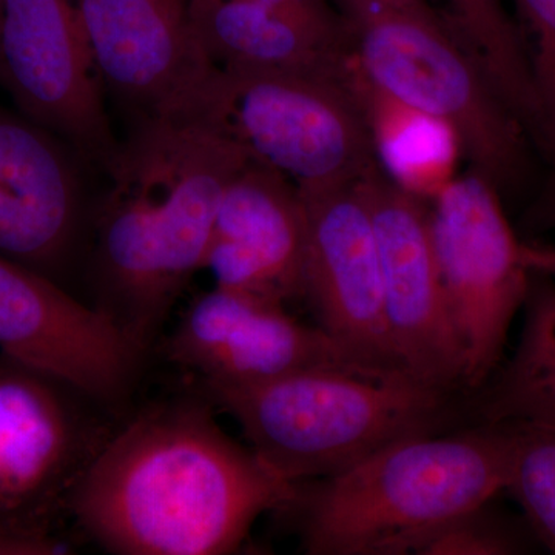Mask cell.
Here are the masks:
<instances>
[{
  "label": "cell",
  "instance_id": "obj_1",
  "mask_svg": "<svg viewBox=\"0 0 555 555\" xmlns=\"http://www.w3.org/2000/svg\"><path fill=\"white\" fill-rule=\"evenodd\" d=\"M298 491L207 408L171 404L101 444L65 509L112 554L224 555L262 514L291 509Z\"/></svg>",
  "mask_w": 555,
  "mask_h": 555
},
{
  "label": "cell",
  "instance_id": "obj_2",
  "mask_svg": "<svg viewBox=\"0 0 555 555\" xmlns=\"http://www.w3.org/2000/svg\"><path fill=\"white\" fill-rule=\"evenodd\" d=\"M251 160L177 113L138 120L113 160L94 251L98 308L141 350L203 269L229 182Z\"/></svg>",
  "mask_w": 555,
  "mask_h": 555
},
{
  "label": "cell",
  "instance_id": "obj_3",
  "mask_svg": "<svg viewBox=\"0 0 555 555\" xmlns=\"http://www.w3.org/2000/svg\"><path fill=\"white\" fill-rule=\"evenodd\" d=\"M516 426L477 423L393 441L305 492L309 555L418 554L455 518L506 491Z\"/></svg>",
  "mask_w": 555,
  "mask_h": 555
},
{
  "label": "cell",
  "instance_id": "obj_4",
  "mask_svg": "<svg viewBox=\"0 0 555 555\" xmlns=\"http://www.w3.org/2000/svg\"><path fill=\"white\" fill-rule=\"evenodd\" d=\"M248 447L294 485L345 473L403 438L449 430L456 393L408 375L310 369L250 386L204 387Z\"/></svg>",
  "mask_w": 555,
  "mask_h": 555
},
{
  "label": "cell",
  "instance_id": "obj_5",
  "mask_svg": "<svg viewBox=\"0 0 555 555\" xmlns=\"http://www.w3.org/2000/svg\"><path fill=\"white\" fill-rule=\"evenodd\" d=\"M169 113L236 145L299 192L353 184L382 170L353 64L341 76L208 65Z\"/></svg>",
  "mask_w": 555,
  "mask_h": 555
},
{
  "label": "cell",
  "instance_id": "obj_6",
  "mask_svg": "<svg viewBox=\"0 0 555 555\" xmlns=\"http://www.w3.org/2000/svg\"><path fill=\"white\" fill-rule=\"evenodd\" d=\"M349 25L369 82L451 126L473 170L500 195L529 184L539 153L528 131L436 13L382 5Z\"/></svg>",
  "mask_w": 555,
  "mask_h": 555
},
{
  "label": "cell",
  "instance_id": "obj_7",
  "mask_svg": "<svg viewBox=\"0 0 555 555\" xmlns=\"http://www.w3.org/2000/svg\"><path fill=\"white\" fill-rule=\"evenodd\" d=\"M430 232L449 315L466 363L467 396L499 366L532 272L499 190L470 170L430 207Z\"/></svg>",
  "mask_w": 555,
  "mask_h": 555
},
{
  "label": "cell",
  "instance_id": "obj_8",
  "mask_svg": "<svg viewBox=\"0 0 555 555\" xmlns=\"http://www.w3.org/2000/svg\"><path fill=\"white\" fill-rule=\"evenodd\" d=\"M0 83L25 118L108 171L120 142L73 0H3Z\"/></svg>",
  "mask_w": 555,
  "mask_h": 555
},
{
  "label": "cell",
  "instance_id": "obj_9",
  "mask_svg": "<svg viewBox=\"0 0 555 555\" xmlns=\"http://www.w3.org/2000/svg\"><path fill=\"white\" fill-rule=\"evenodd\" d=\"M382 264L387 327L404 374L440 392L467 396L466 363L438 269L430 208L382 170L361 181Z\"/></svg>",
  "mask_w": 555,
  "mask_h": 555
},
{
  "label": "cell",
  "instance_id": "obj_10",
  "mask_svg": "<svg viewBox=\"0 0 555 555\" xmlns=\"http://www.w3.org/2000/svg\"><path fill=\"white\" fill-rule=\"evenodd\" d=\"M361 181L298 190L306 215L302 299L317 326L358 363L406 375L387 327L377 236Z\"/></svg>",
  "mask_w": 555,
  "mask_h": 555
},
{
  "label": "cell",
  "instance_id": "obj_11",
  "mask_svg": "<svg viewBox=\"0 0 555 555\" xmlns=\"http://www.w3.org/2000/svg\"><path fill=\"white\" fill-rule=\"evenodd\" d=\"M142 353L104 310L0 255V356L75 392L116 401L133 383Z\"/></svg>",
  "mask_w": 555,
  "mask_h": 555
},
{
  "label": "cell",
  "instance_id": "obj_12",
  "mask_svg": "<svg viewBox=\"0 0 555 555\" xmlns=\"http://www.w3.org/2000/svg\"><path fill=\"white\" fill-rule=\"evenodd\" d=\"M167 356L204 387L259 385L310 369L379 372L358 363L287 306L217 286L190 302Z\"/></svg>",
  "mask_w": 555,
  "mask_h": 555
},
{
  "label": "cell",
  "instance_id": "obj_13",
  "mask_svg": "<svg viewBox=\"0 0 555 555\" xmlns=\"http://www.w3.org/2000/svg\"><path fill=\"white\" fill-rule=\"evenodd\" d=\"M67 386L0 356V525L54 529L94 452Z\"/></svg>",
  "mask_w": 555,
  "mask_h": 555
},
{
  "label": "cell",
  "instance_id": "obj_14",
  "mask_svg": "<svg viewBox=\"0 0 555 555\" xmlns=\"http://www.w3.org/2000/svg\"><path fill=\"white\" fill-rule=\"evenodd\" d=\"M105 89L138 120L171 112L208 64L189 0H73Z\"/></svg>",
  "mask_w": 555,
  "mask_h": 555
},
{
  "label": "cell",
  "instance_id": "obj_15",
  "mask_svg": "<svg viewBox=\"0 0 555 555\" xmlns=\"http://www.w3.org/2000/svg\"><path fill=\"white\" fill-rule=\"evenodd\" d=\"M306 215L298 189L250 163L219 203L203 269L215 286L287 306L305 297Z\"/></svg>",
  "mask_w": 555,
  "mask_h": 555
},
{
  "label": "cell",
  "instance_id": "obj_16",
  "mask_svg": "<svg viewBox=\"0 0 555 555\" xmlns=\"http://www.w3.org/2000/svg\"><path fill=\"white\" fill-rule=\"evenodd\" d=\"M78 221V178L53 134L0 108V255L49 275Z\"/></svg>",
  "mask_w": 555,
  "mask_h": 555
},
{
  "label": "cell",
  "instance_id": "obj_17",
  "mask_svg": "<svg viewBox=\"0 0 555 555\" xmlns=\"http://www.w3.org/2000/svg\"><path fill=\"white\" fill-rule=\"evenodd\" d=\"M189 16L214 67L341 76L352 65L349 22L324 27L255 0H189Z\"/></svg>",
  "mask_w": 555,
  "mask_h": 555
},
{
  "label": "cell",
  "instance_id": "obj_18",
  "mask_svg": "<svg viewBox=\"0 0 555 555\" xmlns=\"http://www.w3.org/2000/svg\"><path fill=\"white\" fill-rule=\"evenodd\" d=\"M353 87L366 116L378 166L408 195L433 204L459 177V134L444 120L369 82L353 61Z\"/></svg>",
  "mask_w": 555,
  "mask_h": 555
},
{
  "label": "cell",
  "instance_id": "obj_19",
  "mask_svg": "<svg viewBox=\"0 0 555 555\" xmlns=\"http://www.w3.org/2000/svg\"><path fill=\"white\" fill-rule=\"evenodd\" d=\"M441 27L477 62L526 131L540 133V109L524 33L503 0H427Z\"/></svg>",
  "mask_w": 555,
  "mask_h": 555
},
{
  "label": "cell",
  "instance_id": "obj_20",
  "mask_svg": "<svg viewBox=\"0 0 555 555\" xmlns=\"http://www.w3.org/2000/svg\"><path fill=\"white\" fill-rule=\"evenodd\" d=\"M469 396L476 423L555 429V361L518 346L494 385Z\"/></svg>",
  "mask_w": 555,
  "mask_h": 555
},
{
  "label": "cell",
  "instance_id": "obj_21",
  "mask_svg": "<svg viewBox=\"0 0 555 555\" xmlns=\"http://www.w3.org/2000/svg\"><path fill=\"white\" fill-rule=\"evenodd\" d=\"M516 426L509 491L537 537L555 553V429Z\"/></svg>",
  "mask_w": 555,
  "mask_h": 555
},
{
  "label": "cell",
  "instance_id": "obj_22",
  "mask_svg": "<svg viewBox=\"0 0 555 555\" xmlns=\"http://www.w3.org/2000/svg\"><path fill=\"white\" fill-rule=\"evenodd\" d=\"M531 64L540 109L539 153L550 177L547 206L555 208V0H514Z\"/></svg>",
  "mask_w": 555,
  "mask_h": 555
},
{
  "label": "cell",
  "instance_id": "obj_23",
  "mask_svg": "<svg viewBox=\"0 0 555 555\" xmlns=\"http://www.w3.org/2000/svg\"><path fill=\"white\" fill-rule=\"evenodd\" d=\"M489 503L441 528L418 555H506L518 551L516 539L488 513Z\"/></svg>",
  "mask_w": 555,
  "mask_h": 555
},
{
  "label": "cell",
  "instance_id": "obj_24",
  "mask_svg": "<svg viewBox=\"0 0 555 555\" xmlns=\"http://www.w3.org/2000/svg\"><path fill=\"white\" fill-rule=\"evenodd\" d=\"M520 347L555 361V281L532 272Z\"/></svg>",
  "mask_w": 555,
  "mask_h": 555
},
{
  "label": "cell",
  "instance_id": "obj_25",
  "mask_svg": "<svg viewBox=\"0 0 555 555\" xmlns=\"http://www.w3.org/2000/svg\"><path fill=\"white\" fill-rule=\"evenodd\" d=\"M73 546L56 529L0 525V555H53L72 553Z\"/></svg>",
  "mask_w": 555,
  "mask_h": 555
},
{
  "label": "cell",
  "instance_id": "obj_26",
  "mask_svg": "<svg viewBox=\"0 0 555 555\" xmlns=\"http://www.w3.org/2000/svg\"><path fill=\"white\" fill-rule=\"evenodd\" d=\"M255 2L286 11L324 27L338 28L347 24L341 13L332 5V0H255Z\"/></svg>",
  "mask_w": 555,
  "mask_h": 555
},
{
  "label": "cell",
  "instance_id": "obj_27",
  "mask_svg": "<svg viewBox=\"0 0 555 555\" xmlns=\"http://www.w3.org/2000/svg\"><path fill=\"white\" fill-rule=\"evenodd\" d=\"M332 2H334L335 9L341 13V16L347 22L358 20L367 11L379 5H396L401 7V9L433 11V13H436L427 0H332Z\"/></svg>",
  "mask_w": 555,
  "mask_h": 555
},
{
  "label": "cell",
  "instance_id": "obj_28",
  "mask_svg": "<svg viewBox=\"0 0 555 555\" xmlns=\"http://www.w3.org/2000/svg\"><path fill=\"white\" fill-rule=\"evenodd\" d=\"M524 258L531 272L542 273L555 281V246L524 243Z\"/></svg>",
  "mask_w": 555,
  "mask_h": 555
},
{
  "label": "cell",
  "instance_id": "obj_29",
  "mask_svg": "<svg viewBox=\"0 0 555 555\" xmlns=\"http://www.w3.org/2000/svg\"><path fill=\"white\" fill-rule=\"evenodd\" d=\"M3 0H0V17H2Z\"/></svg>",
  "mask_w": 555,
  "mask_h": 555
}]
</instances>
